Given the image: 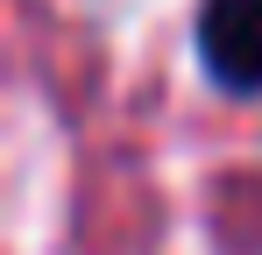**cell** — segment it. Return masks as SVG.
<instances>
[{"label": "cell", "instance_id": "1", "mask_svg": "<svg viewBox=\"0 0 262 255\" xmlns=\"http://www.w3.org/2000/svg\"><path fill=\"white\" fill-rule=\"evenodd\" d=\"M199 64L234 92L262 85V0H199Z\"/></svg>", "mask_w": 262, "mask_h": 255}]
</instances>
